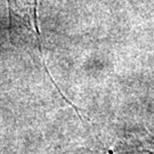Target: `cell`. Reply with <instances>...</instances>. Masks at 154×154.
<instances>
[{"instance_id":"6da1fadb","label":"cell","mask_w":154,"mask_h":154,"mask_svg":"<svg viewBox=\"0 0 154 154\" xmlns=\"http://www.w3.org/2000/svg\"><path fill=\"white\" fill-rule=\"evenodd\" d=\"M99 154H154V136L146 130L123 132Z\"/></svg>"}]
</instances>
